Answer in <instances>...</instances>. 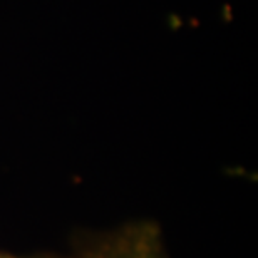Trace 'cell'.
Returning <instances> with one entry per match:
<instances>
[{"instance_id":"1","label":"cell","mask_w":258,"mask_h":258,"mask_svg":"<svg viewBox=\"0 0 258 258\" xmlns=\"http://www.w3.org/2000/svg\"><path fill=\"white\" fill-rule=\"evenodd\" d=\"M99 258H159V255L156 241L144 233H136L117 241Z\"/></svg>"}]
</instances>
